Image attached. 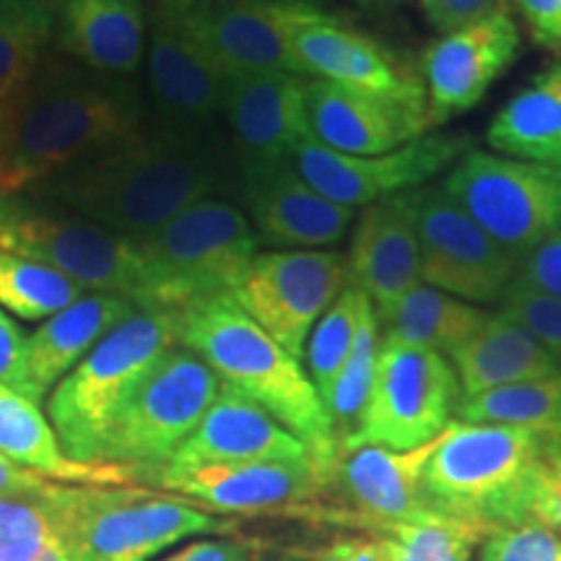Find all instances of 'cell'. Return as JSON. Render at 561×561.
<instances>
[{
  "label": "cell",
  "instance_id": "16",
  "mask_svg": "<svg viewBox=\"0 0 561 561\" xmlns=\"http://www.w3.org/2000/svg\"><path fill=\"white\" fill-rule=\"evenodd\" d=\"M520 50V26L510 9L442 34L421 60L430 125L473 110Z\"/></svg>",
  "mask_w": 561,
  "mask_h": 561
},
{
  "label": "cell",
  "instance_id": "44",
  "mask_svg": "<svg viewBox=\"0 0 561 561\" xmlns=\"http://www.w3.org/2000/svg\"><path fill=\"white\" fill-rule=\"evenodd\" d=\"M419 3L432 30L439 34H450L491 13L510 9L507 0H419Z\"/></svg>",
  "mask_w": 561,
  "mask_h": 561
},
{
  "label": "cell",
  "instance_id": "29",
  "mask_svg": "<svg viewBox=\"0 0 561 561\" xmlns=\"http://www.w3.org/2000/svg\"><path fill=\"white\" fill-rule=\"evenodd\" d=\"M458 375L462 398L507 385L541 380L561 371L557 359L504 312L491 314L466 343L447 356Z\"/></svg>",
  "mask_w": 561,
  "mask_h": 561
},
{
  "label": "cell",
  "instance_id": "9",
  "mask_svg": "<svg viewBox=\"0 0 561 561\" xmlns=\"http://www.w3.org/2000/svg\"><path fill=\"white\" fill-rule=\"evenodd\" d=\"M442 191L515 261L561 234V167L468 151Z\"/></svg>",
  "mask_w": 561,
  "mask_h": 561
},
{
  "label": "cell",
  "instance_id": "31",
  "mask_svg": "<svg viewBox=\"0 0 561 561\" xmlns=\"http://www.w3.org/2000/svg\"><path fill=\"white\" fill-rule=\"evenodd\" d=\"M481 307L445 294L434 286L419 284L385 314V343L419 346L450 356L486 322Z\"/></svg>",
  "mask_w": 561,
  "mask_h": 561
},
{
  "label": "cell",
  "instance_id": "5",
  "mask_svg": "<svg viewBox=\"0 0 561 561\" xmlns=\"http://www.w3.org/2000/svg\"><path fill=\"white\" fill-rule=\"evenodd\" d=\"M0 250L68 276L83 291L149 310V271L136 242L32 195H0Z\"/></svg>",
  "mask_w": 561,
  "mask_h": 561
},
{
  "label": "cell",
  "instance_id": "41",
  "mask_svg": "<svg viewBox=\"0 0 561 561\" xmlns=\"http://www.w3.org/2000/svg\"><path fill=\"white\" fill-rule=\"evenodd\" d=\"M481 561H561V536L541 525H504L486 533Z\"/></svg>",
  "mask_w": 561,
  "mask_h": 561
},
{
  "label": "cell",
  "instance_id": "7",
  "mask_svg": "<svg viewBox=\"0 0 561 561\" xmlns=\"http://www.w3.org/2000/svg\"><path fill=\"white\" fill-rule=\"evenodd\" d=\"M138 248L149 271V310H185L234 291L261 240L240 208L203 198Z\"/></svg>",
  "mask_w": 561,
  "mask_h": 561
},
{
  "label": "cell",
  "instance_id": "15",
  "mask_svg": "<svg viewBox=\"0 0 561 561\" xmlns=\"http://www.w3.org/2000/svg\"><path fill=\"white\" fill-rule=\"evenodd\" d=\"M318 0H185L193 37L221 73H294V32L318 11ZM305 79V76H301Z\"/></svg>",
  "mask_w": 561,
  "mask_h": 561
},
{
  "label": "cell",
  "instance_id": "37",
  "mask_svg": "<svg viewBox=\"0 0 561 561\" xmlns=\"http://www.w3.org/2000/svg\"><path fill=\"white\" fill-rule=\"evenodd\" d=\"M369 307V299L356 286L348 284L341 291V297L318 320V325L312 328L305 356L307 367H310V380L314 390L320 392L322 403L328 401L335 380H339L351 346L356 341V333H359V322Z\"/></svg>",
  "mask_w": 561,
  "mask_h": 561
},
{
  "label": "cell",
  "instance_id": "2",
  "mask_svg": "<svg viewBox=\"0 0 561 561\" xmlns=\"http://www.w3.org/2000/svg\"><path fill=\"white\" fill-rule=\"evenodd\" d=\"M214 191V167L185 136L136 133L24 195L73 210L138 244Z\"/></svg>",
  "mask_w": 561,
  "mask_h": 561
},
{
  "label": "cell",
  "instance_id": "24",
  "mask_svg": "<svg viewBox=\"0 0 561 561\" xmlns=\"http://www.w3.org/2000/svg\"><path fill=\"white\" fill-rule=\"evenodd\" d=\"M419 234L409 193L364 208L346 257L348 284L356 286L377 320L419 284Z\"/></svg>",
  "mask_w": 561,
  "mask_h": 561
},
{
  "label": "cell",
  "instance_id": "48",
  "mask_svg": "<svg viewBox=\"0 0 561 561\" xmlns=\"http://www.w3.org/2000/svg\"><path fill=\"white\" fill-rule=\"evenodd\" d=\"M161 561H255V549L244 541H195Z\"/></svg>",
  "mask_w": 561,
  "mask_h": 561
},
{
  "label": "cell",
  "instance_id": "32",
  "mask_svg": "<svg viewBox=\"0 0 561 561\" xmlns=\"http://www.w3.org/2000/svg\"><path fill=\"white\" fill-rule=\"evenodd\" d=\"M58 11L60 0H0V121L45 62Z\"/></svg>",
  "mask_w": 561,
  "mask_h": 561
},
{
  "label": "cell",
  "instance_id": "45",
  "mask_svg": "<svg viewBox=\"0 0 561 561\" xmlns=\"http://www.w3.org/2000/svg\"><path fill=\"white\" fill-rule=\"evenodd\" d=\"M520 16L538 45L561 53V0H515Z\"/></svg>",
  "mask_w": 561,
  "mask_h": 561
},
{
  "label": "cell",
  "instance_id": "13",
  "mask_svg": "<svg viewBox=\"0 0 561 561\" xmlns=\"http://www.w3.org/2000/svg\"><path fill=\"white\" fill-rule=\"evenodd\" d=\"M419 234L421 284L471 305H494L515 280L517 261L442 191L424 185L409 193Z\"/></svg>",
  "mask_w": 561,
  "mask_h": 561
},
{
  "label": "cell",
  "instance_id": "42",
  "mask_svg": "<svg viewBox=\"0 0 561 561\" xmlns=\"http://www.w3.org/2000/svg\"><path fill=\"white\" fill-rule=\"evenodd\" d=\"M0 385L37 403L30 380V333L5 310H0Z\"/></svg>",
  "mask_w": 561,
  "mask_h": 561
},
{
  "label": "cell",
  "instance_id": "22",
  "mask_svg": "<svg viewBox=\"0 0 561 561\" xmlns=\"http://www.w3.org/2000/svg\"><path fill=\"white\" fill-rule=\"evenodd\" d=\"M314 462L310 447L276 416L242 392L221 385L219 396L191 437L164 468H198L219 462ZM318 466V462H314ZM161 471V468H159ZM328 476V473H325Z\"/></svg>",
  "mask_w": 561,
  "mask_h": 561
},
{
  "label": "cell",
  "instance_id": "19",
  "mask_svg": "<svg viewBox=\"0 0 561 561\" xmlns=\"http://www.w3.org/2000/svg\"><path fill=\"white\" fill-rule=\"evenodd\" d=\"M244 170L286 161L312 136L307 79L294 73H237L227 79L224 110Z\"/></svg>",
  "mask_w": 561,
  "mask_h": 561
},
{
  "label": "cell",
  "instance_id": "26",
  "mask_svg": "<svg viewBox=\"0 0 561 561\" xmlns=\"http://www.w3.org/2000/svg\"><path fill=\"white\" fill-rule=\"evenodd\" d=\"M434 445L437 439L405 453L375 445L356 447L339 455L335 476L346 486L359 515L380 530H388L432 510L421 491V473Z\"/></svg>",
  "mask_w": 561,
  "mask_h": 561
},
{
  "label": "cell",
  "instance_id": "49",
  "mask_svg": "<svg viewBox=\"0 0 561 561\" xmlns=\"http://www.w3.org/2000/svg\"><path fill=\"white\" fill-rule=\"evenodd\" d=\"M34 561H73V559H70L66 538L55 536V538H50V541H47V546L37 553V559H34Z\"/></svg>",
  "mask_w": 561,
  "mask_h": 561
},
{
  "label": "cell",
  "instance_id": "3",
  "mask_svg": "<svg viewBox=\"0 0 561 561\" xmlns=\"http://www.w3.org/2000/svg\"><path fill=\"white\" fill-rule=\"evenodd\" d=\"M178 343L198 354L221 385L263 405L297 434L310 447L320 471L333 479L339 439L320 392L299 359L280 348L231 294L178 310Z\"/></svg>",
  "mask_w": 561,
  "mask_h": 561
},
{
  "label": "cell",
  "instance_id": "25",
  "mask_svg": "<svg viewBox=\"0 0 561 561\" xmlns=\"http://www.w3.org/2000/svg\"><path fill=\"white\" fill-rule=\"evenodd\" d=\"M55 42L66 55L96 73L128 79L149 47L144 0H60Z\"/></svg>",
  "mask_w": 561,
  "mask_h": 561
},
{
  "label": "cell",
  "instance_id": "35",
  "mask_svg": "<svg viewBox=\"0 0 561 561\" xmlns=\"http://www.w3.org/2000/svg\"><path fill=\"white\" fill-rule=\"evenodd\" d=\"M489 528L476 517L426 510L411 523L385 530L396 561H471L473 546L486 538Z\"/></svg>",
  "mask_w": 561,
  "mask_h": 561
},
{
  "label": "cell",
  "instance_id": "8",
  "mask_svg": "<svg viewBox=\"0 0 561 561\" xmlns=\"http://www.w3.org/2000/svg\"><path fill=\"white\" fill-rule=\"evenodd\" d=\"M219 390L221 380L198 354L185 346L164 351L117 413L100 462L153 476L198 430Z\"/></svg>",
  "mask_w": 561,
  "mask_h": 561
},
{
  "label": "cell",
  "instance_id": "27",
  "mask_svg": "<svg viewBox=\"0 0 561 561\" xmlns=\"http://www.w3.org/2000/svg\"><path fill=\"white\" fill-rule=\"evenodd\" d=\"M138 310L136 301L125 297L89 291L66 310L42 320L37 331L30 333V380L34 398L42 401L104 335L123 325Z\"/></svg>",
  "mask_w": 561,
  "mask_h": 561
},
{
  "label": "cell",
  "instance_id": "12",
  "mask_svg": "<svg viewBox=\"0 0 561 561\" xmlns=\"http://www.w3.org/2000/svg\"><path fill=\"white\" fill-rule=\"evenodd\" d=\"M346 286L348 268L341 252L268 250L252 257L231 299L301 362L312 328Z\"/></svg>",
  "mask_w": 561,
  "mask_h": 561
},
{
  "label": "cell",
  "instance_id": "10",
  "mask_svg": "<svg viewBox=\"0 0 561 561\" xmlns=\"http://www.w3.org/2000/svg\"><path fill=\"white\" fill-rule=\"evenodd\" d=\"M462 398L458 375L437 351L380 341L375 380L359 426L339 447V455L356 447L416 450L430 445L458 411Z\"/></svg>",
  "mask_w": 561,
  "mask_h": 561
},
{
  "label": "cell",
  "instance_id": "40",
  "mask_svg": "<svg viewBox=\"0 0 561 561\" xmlns=\"http://www.w3.org/2000/svg\"><path fill=\"white\" fill-rule=\"evenodd\" d=\"M500 305V312L520 322L561 367V297L512 284Z\"/></svg>",
  "mask_w": 561,
  "mask_h": 561
},
{
  "label": "cell",
  "instance_id": "47",
  "mask_svg": "<svg viewBox=\"0 0 561 561\" xmlns=\"http://www.w3.org/2000/svg\"><path fill=\"white\" fill-rule=\"evenodd\" d=\"M318 561H396L390 538H351L328 546Z\"/></svg>",
  "mask_w": 561,
  "mask_h": 561
},
{
  "label": "cell",
  "instance_id": "21",
  "mask_svg": "<svg viewBox=\"0 0 561 561\" xmlns=\"http://www.w3.org/2000/svg\"><path fill=\"white\" fill-rule=\"evenodd\" d=\"M244 201L257 240L280 250L333 248L354 221V208L328 201L289 161L244 170Z\"/></svg>",
  "mask_w": 561,
  "mask_h": 561
},
{
  "label": "cell",
  "instance_id": "39",
  "mask_svg": "<svg viewBox=\"0 0 561 561\" xmlns=\"http://www.w3.org/2000/svg\"><path fill=\"white\" fill-rule=\"evenodd\" d=\"M60 489L62 483L47 496L0 500V561H34L50 538L62 536Z\"/></svg>",
  "mask_w": 561,
  "mask_h": 561
},
{
  "label": "cell",
  "instance_id": "17",
  "mask_svg": "<svg viewBox=\"0 0 561 561\" xmlns=\"http://www.w3.org/2000/svg\"><path fill=\"white\" fill-rule=\"evenodd\" d=\"M161 489L174 491L214 515H263L289 512L312 500L331 476L314 462H219L198 468H161L151 476Z\"/></svg>",
  "mask_w": 561,
  "mask_h": 561
},
{
  "label": "cell",
  "instance_id": "20",
  "mask_svg": "<svg viewBox=\"0 0 561 561\" xmlns=\"http://www.w3.org/2000/svg\"><path fill=\"white\" fill-rule=\"evenodd\" d=\"M185 0H157L149 21V87L161 110L182 125L206 123L224 110L227 76L193 37Z\"/></svg>",
  "mask_w": 561,
  "mask_h": 561
},
{
  "label": "cell",
  "instance_id": "30",
  "mask_svg": "<svg viewBox=\"0 0 561 561\" xmlns=\"http://www.w3.org/2000/svg\"><path fill=\"white\" fill-rule=\"evenodd\" d=\"M486 140L502 157L561 167V58L496 112Z\"/></svg>",
  "mask_w": 561,
  "mask_h": 561
},
{
  "label": "cell",
  "instance_id": "50",
  "mask_svg": "<svg viewBox=\"0 0 561 561\" xmlns=\"http://www.w3.org/2000/svg\"><path fill=\"white\" fill-rule=\"evenodd\" d=\"M359 3H364V5H392V3H398V0H359Z\"/></svg>",
  "mask_w": 561,
  "mask_h": 561
},
{
  "label": "cell",
  "instance_id": "34",
  "mask_svg": "<svg viewBox=\"0 0 561 561\" xmlns=\"http://www.w3.org/2000/svg\"><path fill=\"white\" fill-rule=\"evenodd\" d=\"M79 284L30 257L0 250V310L13 318L39 322L83 297Z\"/></svg>",
  "mask_w": 561,
  "mask_h": 561
},
{
  "label": "cell",
  "instance_id": "46",
  "mask_svg": "<svg viewBox=\"0 0 561 561\" xmlns=\"http://www.w3.org/2000/svg\"><path fill=\"white\" fill-rule=\"evenodd\" d=\"M58 483L62 481L26 471L19 462L0 455V500H9V496H47L58 489Z\"/></svg>",
  "mask_w": 561,
  "mask_h": 561
},
{
  "label": "cell",
  "instance_id": "33",
  "mask_svg": "<svg viewBox=\"0 0 561 561\" xmlns=\"http://www.w3.org/2000/svg\"><path fill=\"white\" fill-rule=\"evenodd\" d=\"M455 413L466 424L515 426V430H528L541 437L561 439V371L541 380L460 398Z\"/></svg>",
  "mask_w": 561,
  "mask_h": 561
},
{
  "label": "cell",
  "instance_id": "14",
  "mask_svg": "<svg viewBox=\"0 0 561 561\" xmlns=\"http://www.w3.org/2000/svg\"><path fill=\"white\" fill-rule=\"evenodd\" d=\"M471 151L466 136L424 133L411 144L375 157H356L328 149L307 138L286 159L307 185L341 206L359 208L424 187L437 174L453 170Z\"/></svg>",
  "mask_w": 561,
  "mask_h": 561
},
{
  "label": "cell",
  "instance_id": "23",
  "mask_svg": "<svg viewBox=\"0 0 561 561\" xmlns=\"http://www.w3.org/2000/svg\"><path fill=\"white\" fill-rule=\"evenodd\" d=\"M307 112L314 140L356 157L401 149L432 128L426 104L380 100L320 79H307Z\"/></svg>",
  "mask_w": 561,
  "mask_h": 561
},
{
  "label": "cell",
  "instance_id": "43",
  "mask_svg": "<svg viewBox=\"0 0 561 561\" xmlns=\"http://www.w3.org/2000/svg\"><path fill=\"white\" fill-rule=\"evenodd\" d=\"M512 284L551 294V297H561V234H553L551 240L541 242L528 255H523L517 261Z\"/></svg>",
  "mask_w": 561,
  "mask_h": 561
},
{
  "label": "cell",
  "instance_id": "11",
  "mask_svg": "<svg viewBox=\"0 0 561 561\" xmlns=\"http://www.w3.org/2000/svg\"><path fill=\"white\" fill-rule=\"evenodd\" d=\"M543 439L515 426L453 421L421 473L424 500L434 510L476 517L491 530V515L528 473Z\"/></svg>",
  "mask_w": 561,
  "mask_h": 561
},
{
  "label": "cell",
  "instance_id": "4",
  "mask_svg": "<svg viewBox=\"0 0 561 561\" xmlns=\"http://www.w3.org/2000/svg\"><path fill=\"white\" fill-rule=\"evenodd\" d=\"M172 346H178V310H138L55 385L47 419L70 460L100 462L117 413Z\"/></svg>",
  "mask_w": 561,
  "mask_h": 561
},
{
  "label": "cell",
  "instance_id": "36",
  "mask_svg": "<svg viewBox=\"0 0 561 561\" xmlns=\"http://www.w3.org/2000/svg\"><path fill=\"white\" fill-rule=\"evenodd\" d=\"M541 525L561 536V439L546 437L528 473L491 515V530L504 525Z\"/></svg>",
  "mask_w": 561,
  "mask_h": 561
},
{
  "label": "cell",
  "instance_id": "28",
  "mask_svg": "<svg viewBox=\"0 0 561 561\" xmlns=\"http://www.w3.org/2000/svg\"><path fill=\"white\" fill-rule=\"evenodd\" d=\"M0 455L26 471L76 486H130L136 473L112 462H79L62 453L50 419L32 398L0 385Z\"/></svg>",
  "mask_w": 561,
  "mask_h": 561
},
{
  "label": "cell",
  "instance_id": "38",
  "mask_svg": "<svg viewBox=\"0 0 561 561\" xmlns=\"http://www.w3.org/2000/svg\"><path fill=\"white\" fill-rule=\"evenodd\" d=\"M377 356H380V320H377L375 307H369L359 322V333H356L348 359L343 364L339 380H335L331 396L325 401L339 447L359 426L362 411L367 405L371 390V380H375Z\"/></svg>",
  "mask_w": 561,
  "mask_h": 561
},
{
  "label": "cell",
  "instance_id": "1",
  "mask_svg": "<svg viewBox=\"0 0 561 561\" xmlns=\"http://www.w3.org/2000/svg\"><path fill=\"white\" fill-rule=\"evenodd\" d=\"M136 89L89 68L42 62L0 121V195H24L76 161L136 136Z\"/></svg>",
  "mask_w": 561,
  "mask_h": 561
},
{
  "label": "cell",
  "instance_id": "18",
  "mask_svg": "<svg viewBox=\"0 0 561 561\" xmlns=\"http://www.w3.org/2000/svg\"><path fill=\"white\" fill-rule=\"evenodd\" d=\"M291 47L301 76L380 100L426 104L424 83L405 73L382 45L351 30L322 5L297 26Z\"/></svg>",
  "mask_w": 561,
  "mask_h": 561
},
{
  "label": "cell",
  "instance_id": "6",
  "mask_svg": "<svg viewBox=\"0 0 561 561\" xmlns=\"http://www.w3.org/2000/svg\"><path fill=\"white\" fill-rule=\"evenodd\" d=\"M58 504L73 561H149L185 538L231 528L193 502L133 486L62 483Z\"/></svg>",
  "mask_w": 561,
  "mask_h": 561
}]
</instances>
